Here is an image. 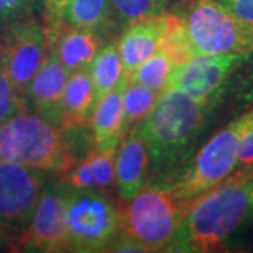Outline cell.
Wrapping results in <instances>:
<instances>
[{"mask_svg":"<svg viewBox=\"0 0 253 253\" xmlns=\"http://www.w3.org/2000/svg\"><path fill=\"white\" fill-rule=\"evenodd\" d=\"M66 3L68 0H42L44 18H45L44 26H51L61 20Z\"/></svg>","mask_w":253,"mask_h":253,"instance_id":"f546056e","label":"cell"},{"mask_svg":"<svg viewBox=\"0 0 253 253\" xmlns=\"http://www.w3.org/2000/svg\"><path fill=\"white\" fill-rule=\"evenodd\" d=\"M96 106V90L87 69L69 75L61 104V126L75 129L89 124Z\"/></svg>","mask_w":253,"mask_h":253,"instance_id":"ac0fdd59","label":"cell"},{"mask_svg":"<svg viewBox=\"0 0 253 253\" xmlns=\"http://www.w3.org/2000/svg\"><path fill=\"white\" fill-rule=\"evenodd\" d=\"M87 71L90 73L97 101L110 90H113L124 76V68L118 52L117 42H109L101 46L89 65Z\"/></svg>","mask_w":253,"mask_h":253,"instance_id":"ffe728a7","label":"cell"},{"mask_svg":"<svg viewBox=\"0 0 253 253\" xmlns=\"http://www.w3.org/2000/svg\"><path fill=\"white\" fill-rule=\"evenodd\" d=\"M253 55H197L174 68L168 87L183 91L197 103L212 107L231 76Z\"/></svg>","mask_w":253,"mask_h":253,"instance_id":"9c48e42d","label":"cell"},{"mask_svg":"<svg viewBox=\"0 0 253 253\" xmlns=\"http://www.w3.org/2000/svg\"><path fill=\"white\" fill-rule=\"evenodd\" d=\"M45 55V26L33 16L0 31V68L26 99L30 83Z\"/></svg>","mask_w":253,"mask_h":253,"instance_id":"ba28073f","label":"cell"},{"mask_svg":"<svg viewBox=\"0 0 253 253\" xmlns=\"http://www.w3.org/2000/svg\"><path fill=\"white\" fill-rule=\"evenodd\" d=\"M46 49L72 73L87 69L101 48V38L97 33L56 23L45 26Z\"/></svg>","mask_w":253,"mask_h":253,"instance_id":"7c38bea8","label":"cell"},{"mask_svg":"<svg viewBox=\"0 0 253 253\" xmlns=\"http://www.w3.org/2000/svg\"><path fill=\"white\" fill-rule=\"evenodd\" d=\"M11 241H13V235H11V232H10L9 229L0 222V245L7 244L10 246V245H11Z\"/></svg>","mask_w":253,"mask_h":253,"instance_id":"4dcf8cb0","label":"cell"},{"mask_svg":"<svg viewBox=\"0 0 253 253\" xmlns=\"http://www.w3.org/2000/svg\"><path fill=\"white\" fill-rule=\"evenodd\" d=\"M114 20L124 28L135 21L165 13L168 0H110Z\"/></svg>","mask_w":253,"mask_h":253,"instance_id":"cb8c5ba5","label":"cell"},{"mask_svg":"<svg viewBox=\"0 0 253 253\" xmlns=\"http://www.w3.org/2000/svg\"><path fill=\"white\" fill-rule=\"evenodd\" d=\"M45 184L44 172L0 159V222L13 241L28 225Z\"/></svg>","mask_w":253,"mask_h":253,"instance_id":"8fae6325","label":"cell"},{"mask_svg":"<svg viewBox=\"0 0 253 253\" xmlns=\"http://www.w3.org/2000/svg\"><path fill=\"white\" fill-rule=\"evenodd\" d=\"M38 0H0V31L18 20L33 16Z\"/></svg>","mask_w":253,"mask_h":253,"instance_id":"484cf974","label":"cell"},{"mask_svg":"<svg viewBox=\"0 0 253 253\" xmlns=\"http://www.w3.org/2000/svg\"><path fill=\"white\" fill-rule=\"evenodd\" d=\"M253 212V170L234 172L191 201L168 252L210 253L226 242Z\"/></svg>","mask_w":253,"mask_h":253,"instance_id":"6da1fadb","label":"cell"},{"mask_svg":"<svg viewBox=\"0 0 253 253\" xmlns=\"http://www.w3.org/2000/svg\"><path fill=\"white\" fill-rule=\"evenodd\" d=\"M253 126V106L208 139L169 189L179 200L199 197L236 170L238 151L245 132Z\"/></svg>","mask_w":253,"mask_h":253,"instance_id":"5b68a950","label":"cell"},{"mask_svg":"<svg viewBox=\"0 0 253 253\" xmlns=\"http://www.w3.org/2000/svg\"><path fill=\"white\" fill-rule=\"evenodd\" d=\"M116 152L117 149L99 151L93 148L83 161L61 174L62 184L71 189H110L116 183Z\"/></svg>","mask_w":253,"mask_h":253,"instance_id":"e0dca14e","label":"cell"},{"mask_svg":"<svg viewBox=\"0 0 253 253\" xmlns=\"http://www.w3.org/2000/svg\"><path fill=\"white\" fill-rule=\"evenodd\" d=\"M113 21L114 16L110 0H68L62 17L58 23H63L71 27L91 30L99 34Z\"/></svg>","mask_w":253,"mask_h":253,"instance_id":"d6986e66","label":"cell"},{"mask_svg":"<svg viewBox=\"0 0 253 253\" xmlns=\"http://www.w3.org/2000/svg\"><path fill=\"white\" fill-rule=\"evenodd\" d=\"M10 248L24 252H69L66 238V186L48 184L42 190L31 219Z\"/></svg>","mask_w":253,"mask_h":253,"instance_id":"30bf717a","label":"cell"},{"mask_svg":"<svg viewBox=\"0 0 253 253\" xmlns=\"http://www.w3.org/2000/svg\"><path fill=\"white\" fill-rule=\"evenodd\" d=\"M253 169V126L245 132L238 151L235 172H246Z\"/></svg>","mask_w":253,"mask_h":253,"instance_id":"4316f807","label":"cell"},{"mask_svg":"<svg viewBox=\"0 0 253 253\" xmlns=\"http://www.w3.org/2000/svg\"><path fill=\"white\" fill-rule=\"evenodd\" d=\"M208 110L183 91L163 90L151 114L139 124V131L156 168L180 161L206 124Z\"/></svg>","mask_w":253,"mask_h":253,"instance_id":"3957f363","label":"cell"},{"mask_svg":"<svg viewBox=\"0 0 253 253\" xmlns=\"http://www.w3.org/2000/svg\"><path fill=\"white\" fill-rule=\"evenodd\" d=\"M126 81L128 78L124 75L113 90L96 101L89 124L91 128L93 146L99 151L117 149L126 134L123 104Z\"/></svg>","mask_w":253,"mask_h":253,"instance_id":"9a60e30c","label":"cell"},{"mask_svg":"<svg viewBox=\"0 0 253 253\" xmlns=\"http://www.w3.org/2000/svg\"><path fill=\"white\" fill-rule=\"evenodd\" d=\"M26 110H28L27 99L16 89L0 68V124Z\"/></svg>","mask_w":253,"mask_h":253,"instance_id":"d4e9b609","label":"cell"},{"mask_svg":"<svg viewBox=\"0 0 253 253\" xmlns=\"http://www.w3.org/2000/svg\"><path fill=\"white\" fill-rule=\"evenodd\" d=\"M236 17L253 23V0H218Z\"/></svg>","mask_w":253,"mask_h":253,"instance_id":"83f0119b","label":"cell"},{"mask_svg":"<svg viewBox=\"0 0 253 253\" xmlns=\"http://www.w3.org/2000/svg\"><path fill=\"white\" fill-rule=\"evenodd\" d=\"M120 232V208L103 191L66 186L69 252H106Z\"/></svg>","mask_w":253,"mask_h":253,"instance_id":"52a82bcc","label":"cell"},{"mask_svg":"<svg viewBox=\"0 0 253 253\" xmlns=\"http://www.w3.org/2000/svg\"><path fill=\"white\" fill-rule=\"evenodd\" d=\"M252 170H253V169H252Z\"/></svg>","mask_w":253,"mask_h":253,"instance_id":"d6a6232c","label":"cell"},{"mask_svg":"<svg viewBox=\"0 0 253 253\" xmlns=\"http://www.w3.org/2000/svg\"><path fill=\"white\" fill-rule=\"evenodd\" d=\"M159 49L168 55L176 66L186 63L197 56L191 45L190 37L183 18L176 13H163V26Z\"/></svg>","mask_w":253,"mask_h":253,"instance_id":"44dd1931","label":"cell"},{"mask_svg":"<svg viewBox=\"0 0 253 253\" xmlns=\"http://www.w3.org/2000/svg\"><path fill=\"white\" fill-rule=\"evenodd\" d=\"M151 155L139 126H132L116 152V184L123 201L132 199L142 189L148 179Z\"/></svg>","mask_w":253,"mask_h":253,"instance_id":"5bb4252c","label":"cell"},{"mask_svg":"<svg viewBox=\"0 0 253 253\" xmlns=\"http://www.w3.org/2000/svg\"><path fill=\"white\" fill-rule=\"evenodd\" d=\"M193 200H179L169 187L144 186L118 207L121 232L144 245L146 252H168Z\"/></svg>","mask_w":253,"mask_h":253,"instance_id":"277c9868","label":"cell"},{"mask_svg":"<svg viewBox=\"0 0 253 253\" xmlns=\"http://www.w3.org/2000/svg\"><path fill=\"white\" fill-rule=\"evenodd\" d=\"M0 159L59 176L76 163L65 128L31 110L0 124Z\"/></svg>","mask_w":253,"mask_h":253,"instance_id":"7a4b0ae2","label":"cell"},{"mask_svg":"<svg viewBox=\"0 0 253 253\" xmlns=\"http://www.w3.org/2000/svg\"><path fill=\"white\" fill-rule=\"evenodd\" d=\"M69 75L71 72L46 49L45 58L28 87V110L61 124V104Z\"/></svg>","mask_w":253,"mask_h":253,"instance_id":"4fadbf2b","label":"cell"},{"mask_svg":"<svg viewBox=\"0 0 253 253\" xmlns=\"http://www.w3.org/2000/svg\"><path fill=\"white\" fill-rule=\"evenodd\" d=\"M176 65L165 54L158 49L152 56H149L145 62H142L134 72L128 76V79L142 84L151 90L162 93L168 89L172 75L174 72Z\"/></svg>","mask_w":253,"mask_h":253,"instance_id":"7402d4cb","label":"cell"},{"mask_svg":"<svg viewBox=\"0 0 253 253\" xmlns=\"http://www.w3.org/2000/svg\"><path fill=\"white\" fill-rule=\"evenodd\" d=\"M106 252H146L144 245L136 242L135 239H132L131 236L126 235L123 232H120L116 239L110 244Z\"/></svg>","mask_w":253,"mask_h":253,"instance_id":"f1b7e54d","label":"cell"},{"mask_svg":"<svg viewBox=\"0 0 253 253\" xmlns=\"http://www.w3.org/2000/svg\"><path fill=\"white\" fill-rule=\"evenodd\" d=\"M161 93L151 90L142 84L132 81H126L124 89V123L128 132L132 126H139L151 114L155 104L158 103Z\"/></svg>","mask_w":253,"mask_h":253,"instance_id":"603a6c76","label":"cell"},{"mask_svg":"<svg viewBox=\"0 0 253 253\" xmlns=\"http://www.w3.org/2000/svg\"><path fill=\"white\" fill-rule=\"evenodd\" d=\"M176 13L197 55H253V23L236 17L218 0H183Z\"/></svg>","mask_w":253,"mask_h":253,"instance_id":"8992f818","label":"cell"},{"mask_svg":"<svg viewBox=\"0 0 253 253\" xmlns=\"http://www.w3.org/2000/svg\"><path fill=\"white\" fill-rule=\"evenodd\" d=\"M162 26L163 14L126 26L117 42L126 78L159 49Z\"/></svg>","mask_w":253,"mask_h":253,"instance_id":"2e32d148","label":"cell"},{"mask_svg":"<svg viewBox=\"0 0 253 253\" xmlns=\"http://www.w3.org/2000/svg\"><path fill=\"white\" fill-rule=\"evenodd\" d=\"M251 219H253V212H252V217H251Z\"/></svg>","mask_w":253,"mask_h":253,"instance_id":"1f68e13d","label":"cell"}]
</instances>
